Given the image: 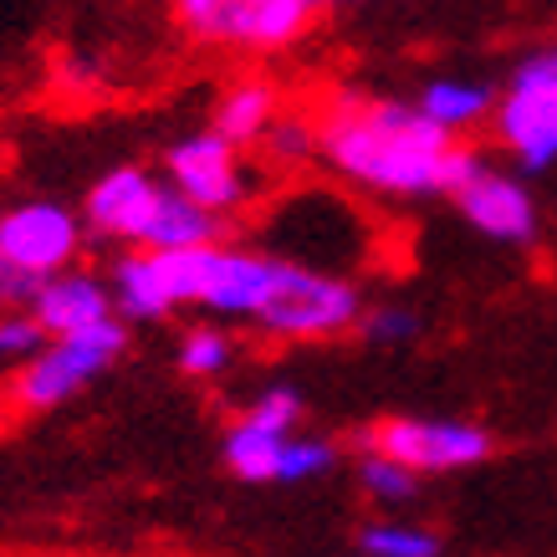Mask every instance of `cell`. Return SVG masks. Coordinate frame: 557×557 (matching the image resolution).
I'll list each match as a JSON object with an SVG mask.
<instances>
[{"label":"cell","mask_w":557,"mask_h":557,"mask_svg":"<svg viewBox=\"0 0 557 557\" xmlns=\"http://www.w3.org/2000/svg\"><path fill=\"white\" fill-rule=\"evenodd\" d=\"M220 240L210 246H144L119 267L113 297L128 318H164L180 302H200L205 271Z\"/></svg>","instance_id":"8992f818"},{"label":"cell","mask_w":557,"mask_h":557,"mask_svg":"<svg viewBox=\"0 0 557 557\" xmlns=\"http://www.w3.org/2000/svg\"><path fill=\"white\" fill-rule=\"evenodd\" d=\"M77 240H83L77 215L51 200L16 205L11 215H0V261L36 271V276H51V271L67 267L77 256Z\"/></svg>","instance_id":"ba28073f"},{"label":"cell","mask_w":557,"mask_h":557,"mask_svg":"<svg viewBox=\"0 0 557 557\" xmlns=\"http://www.w3.org/2000/svg\"><path fill=\"white\" fill-rule=\"evenodd\" d=\"M363 450L405 460L409 471H460L491 456V435L460 420H384L358 440Z\"/></svg>","instance_id":"52a82bcc"},{"label":"cell","mask_w":557,"mask_h":557,"mask_svg":"<svg viewBox=\"0 0 557 557\" xmlns=\"http://www.w3.org/2000/svg\"><path fill=\"white\" fill-rule=\"evenodd\" d=\"M460 215L471 220L475 231H486L491 240H532L537 236V205L517 180L496 174L491 164H475L466 180L456 185Z\"/></svg>","instance_id":"30bf717a"},{"label":"cell","mask_w":557,"mask_h":557,"mask_svg":"<svg viewBox=\"0 0 557 557\" xmlns=\"http://www.w3.org/2000/svg\"><path fill=\"white\" fill-rule=\"evenodd\" d=\"M119 354H123V327L113 318L92 322L83 333H67V338H51L47 348H36L32 363L16 373V405L21 409L62 405L87 379H98Z\"/></svg>","instance_id":"5b68a950"},{"label":"cell","mask_w":557,"mask_h":557,"mask_svg":"<svg viewBox=\"0 0 557 557\" xmlns=\"http://www.w3.org/2000/svg\"><path fill=\"white\" fill-rule=\"evenodd\" d=\"M170 174H174V189L189 195V200L210 205V210H236L246 200V180H240V164H236V144L225 134H195L185 144L170 149Z\"/></svg>","instance_id":"9c48e42d"},{"label":"cell","mask_w":557,"mask_h":557,"mask_svg":"<svg viewBox=\"0 0 557 557\" xmlns=\"http://www.w3.org/2000/svg\"><path fill=\"white\" fill-rule=\"evenodd\" d=\"M267 149L276 164H302L307 153L318 149V123H307V119H271L267 134Z\"/></svg>","instance_id":"44dd1931"},{"label":"cell","mask_w":557,"mask_h":557,"mask_svg":"<svg viewBox=\"0 0 557 557\" xmlns=\"http://www.w3.org/2000/svg\"><path fill=\"white\" fill-rule=\"evenodd\" d=\"M159 205H164V189L153 185L144 170H113L102 174L92 195H87V225L98 236L144 240V231L159 215Z\"/></svg>","instance_id":"8fae6325"},{"label":"cell","mask_w":557,"mask_h":557,"mask_svg":"<svg viewBox=\"0 0 557 557\" xmlns=\"http://www.w3.org/2000/svg\"><path fill=\"white\" fill-rule=\"evenodd\" d=\"M276 119V87L271 83H236L225 87V98L215 102V134H225L231 144H251L261 138Z\"/></svg>","instance_id":"9a60e30c"},{"label":"cell","mask_w":557,"mask_h":557,"mask_svg":"<svg viewBox=\"0 0 557 557\" xmlns=\"http://www.w3.org/2000/svg\"><path fill=\"white\" fill-rule=\"evenodd\" d=\"M276 267L282 261H271V256L215 246L210 271H205V287H200V307L220 312V318H256V307L267 302L271 282H276Z\"/></svg>","instance_id":"7c38bea8"},{"label":"cell","mask_w":557,"mask_h":557,"mask_svg":"<svg viewBox=\"0 0 557 557\" xmlns=\"http://www.w3.org/2000/svg\"><path fill=\"white\" fill-rule=\"evenodd\" d=\"M358 547L369 557H435L440 542L420 527H363Z\"/></svg>","instance_id":"d6986e66"},{"label":"cell","mask_w":557,"mask_h":557,"mask_svg":"<svg viewBox=\"0 0 557 557\" xmlns=\"http://www.w3.org/2000/svg\"><path fill=\"white\" fill-rule=\"evenodd\" d=\"M414 333H420V318L405 312V307H379V312L363 318V338H373V343H405Z\"/></svg>","instance_id":"cb8c5ba5"},{"label":"cell","mask_w":557,"mask_h":557,"mask_svg":"<svg viewBox=\"0 0 557 557\" xmlns=\"http://www.w3.org/2000/svg\"><path fill=\"white\" fill-rule=\"evenodd\" d=\"M41 282H47V276H36V271H21V267H11V261H0V307L32 302Z\"/></svg>","instance_id":"484cf974"},{"label":"cell","mask_w":557,"mask_h":557,"mask_svg":"<svg viewBox=\"0 0 557 557\" xmlns=\"http://www.w3.org/2000/svg\"><path fill=\"white\" fill-rule=\"evenodd\" d=\"M297 414H302V399H297L292 388H271V394H261V399L246 409V420L271 424V430H292V424H297Z\"/></svg>","instance_id":"d4e9b609"},{"label":"cell","mask_w":557,"mask_h":557,"mask_svg":"<svg viewBox=\"0 0 557 557\" xmlns=\"http://www.w3.org/2000/svg\"><path fill=\"white\" fill-rule=\"evenodd\" d=\"M318 149L333 170L379 195H456V185L481 164L460 149L450 128L405 102L333 98L318 123Z\"/></svg>","instance_id":"6da1fadb"},{"label":"cell","mask_w":557,"mask_h":557,"mask_svg":"<svg viewBox=\"0 0 557 557\" xmlns=\"http://www.w3.org/2000/svg\"><path fill=\"white\" fill-rule=\"evenodd\" d=\"M414 486H420V471H409L405 460L369 450V460H363V491H369L373 502H405V496H414Z\"/></svg>","instance_id":"ffe728a7"},{"label":"cell","mask_w":557,"mask_h":557,"mask_svg":"<svg viewBox=\"0 0 557 557\" xmlns=\"http://www.w3.org/2000/svg\"><path fill=\"white\" fill-rule=\"evenodd\" d=\"M210 240H220V210L189 200L180 189H164V205L138 246H210Z\"/></svg>","instance_id":"5bb4252c"},{"label":"cell","mask_w":557,"mask_h":557,"mask_svg":"<svg viewBox=\"0 0 557 557\" xmlns=\"http://www.w3.org/2000/svg\"><path fill=\"white\" fill-rule=\"evenodd\" d=\"M251 322H261L267 333H282V338H338L358 322V292L338 276L282 261L267 302L256 307Z\"/></svg>","instance_id":"3957f363"},{"label":"cell","mask_w":557,"mask_h":557,"mask_svg":"<svg viewBox=\"0 0 557 557\" xmlns=\"http://www.w3.org/2000/svg\"><path fill=\"white\" fill-rule=\"evenodd\" d=\"M41 338H47V327L36 322V312H16V307H5V312H0V358L36 354Z\"/></svg>","instance_id":"603a6c76"},{"label":"cell","mask_w":557,"mask_h":557,"mask_svg":"<svg viewBox=\"0 0 557 557\" xmlns=\"http://www.w3.org/2000/svg\"><path fill=\"white\" fill-rule=\"evenodd\" d=\"M491 113H496V138L517 153L527 174L557 164V47L522 62V72L511 77Z\"/></svg>","instance_id":"277c9868"},{"label":"cell","mask_w":557,"mask_h":557,"mask_svg":"<svg viewBox=\"0 0 557 557\" xmlns=\"http://www.w3.org/2000/svg\"><path fill=\"white\" fill-rule=\"evenodd\" d=\"M32 312L47 327V338H67V333H83L92 322L113 318V297H108V287L98 276H83V271L62 276V271H51L47 282L36 287Z\"/></svg>","instance_id":"4fadbf2b"},{"label":"cell","mask_w":557,"mask_h":557,"mask_svg":"<svg viewBox=\"0 0 557 557\" xmlns=\"http://www.w3.org/2000/svg\"><path fill=\"white\" fill-rule=\"evenodd\" d=\"M307 5H338V0H307Z\"/></svg>","instance_id":"4316f807"},{"label":"cell","mask_w":557,"mask_h":557,"mask_svg":"<svg viewBox=\"0 0 557 557\" xmlns=\"http://www.w3.org/2000/svg\"><path fill=\"white\" fill-rule=\"evenodd\" d=\"M491 108H496V98H491V87H481V83H430L420 98V113H430V119H435L440 128H450V134L475 128Z\"/></svg>","instance_id":"e0dca14e"},{"label":"cell","mask_w":557,"mask_h":557,"mask_svg":"<svg viewBox=\"0 0 557 557\" xmlns=\"http://www.w3.org/2000/svg\"><path fill=\"white\" fill-rule=\"evenodd\" d=\"M282 445H287V430H271V424L240 420L236 430L225 435V466H231L240 481H276Z\"/></svg>","instance_id":"2e32d148"},{"label":"cell","mask_w":557,"mask_h":557,"mask_svg":"<svg viewBox=\"0 0 557 557\" xmlns=\"http://www.w3.org/2000/svg\"><path fill=\"white\" fill-rule=\"evenodd\" d=\"M231 358H236V348H231V338L215 333V327H200V333H189V338L180 343V369H185L189 379H215V373L231 369Z\"/></svg>","instance_id":"ac0fdd59"},{"label":"cell","mask_w":557,"mask_h":557,"mask_svg":"<svg viewBox=\"0 0 557 557\" xmlns=\"http://www.w3.org/2000/svg\"><path fill=\"white\" fill-rule=\"evenodd\" d=\"M333 466V445L327 440H287L282 460H276V481H312Z\"/></svg>","instance_id":"7402d4cb"},{"label":"cell","mask_w":557,"mask_h":557,"mask_svg":"<svg viewBox=\"0 0 557 557\" xmlns=\"http://www.w3.org/2000/svg\"><path fill=\"white\" fill-rule=\"evenodd\" d=\"M307 0H174V16L195 41L210 47H246V51H276L292 47L312 26Z\"/></svg>","instance_id":"7a4b0ae2"}]
</instances>
